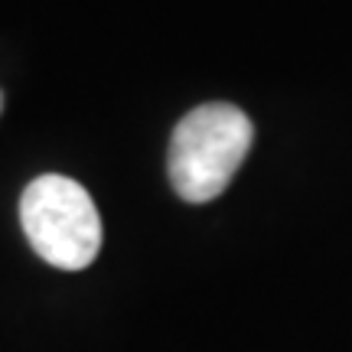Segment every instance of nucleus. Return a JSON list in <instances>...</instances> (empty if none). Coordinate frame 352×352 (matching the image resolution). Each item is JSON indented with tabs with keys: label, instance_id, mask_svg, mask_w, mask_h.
<instances>
[{
	"label": "nucleus",
	"instance_id": "nucleus-1",
	"mask_svg": "<svg viewBox=\"0 0 352 352\" xmlns=\"http://www.w3.org/2000/svg\"><path fill=\"white\" fill-rule=\"evenodd\" d=\"M254 127L248 114L228 104H199L176 124L170 138V183L186 202L219 199L252 151Z\"/></svg>",
	"mask_w": 352,
	"mask_h": 352
},
{
	"label": "nucleus",
	"instance_id": "nucleus-3",
	"mask_svg": "<svg viewBox=\"0 0 352 352\" xmlns=\"http://www.w3.org/2000/svg\"><path fill=\"white\" fill-rule=\"evenodd\" d=\"M0 108H3V98H0Z\"/></svg>",
	"mask_w": 352,
	"mask_h": 352
},
{
	"label": "nucleus",
	"instance_id": "nucleus-2",
	"mask_svg": "<svg viewBox=\"0 0 352 352\" xmlns=\"http://www.w3.org/2000/svg\"><path fill=\"white\" fill-rule=\"evenodd\" d=\"M20 222L33 252L63 271H82L98 258L101 219L82 183L46 173L23 189Z\"/></svg>",
	"mask_w": 352,
	"mask_h": 352
}]
</instances>
